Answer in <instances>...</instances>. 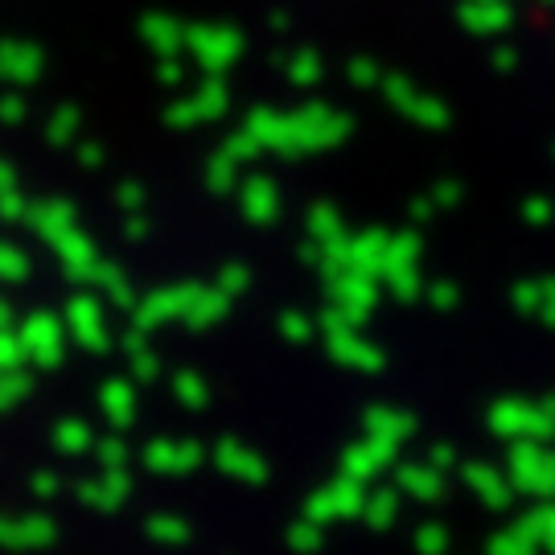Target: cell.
<instances>
[{
  "mask_svg": "<svg viewBox=\"0 0 555 555\" xmlns=\"http://www.w3.org/2000/svg\"><path fill=\"white\" fill-rule=\"evenodd\" d=\"M350 128H354V119L337 107H325V103H305L297 112L256 107L243 124V132H251L259 149L280 153V157H309V153L337 149L350 137Z\"/></svg>",
  "mask_w": 555,
  "mask_h": 555,
  "instance_id": "cell-1",
  "label": "cell"
},
{
  "mask_svg": "<svg viewBox=\"0 0 555 555\" xmlns=\"http://www.w3.org/2000/svg\"><path fill=\"white\" fill-rule=\"evenodd\" d=\"M490 428L506 440H539L555 433V399H498L490 408Z\"/></svg>",
  "mask_w": 555,
  "mask_h": 555,
  "instance_id": "cell-2",
  "label": "cell"
},
{
  "mask_svg": "<svg viewBox=\"0 0 555 555\" xmlns=\"http://www.w3.org/2000/svg\"><path fill=\"white\" fill-rule=\"evenodd\" d=\"M243 46L247 41L235 25H190L185 29V50L194 54V62L210 79H219L222 70H231L243 59Z\"/></svg>",
  "mask_w": 555,
  "mask_h": 555,
  "instance_id": "cell-3",
  "label": "cell"
},
{
  "mask_svg": "<svg viewBox=\"0 0 555 555\" xmlns=\"http://www.w3.org/2000/svg\"><path fill=\"white\" fill-rule=\"evenodd\" d=\"M383 284L396 300L420 297V235L416 231H396L391 247H387V263H383Z\"/></svg>",
  "mask_w": 555,
  "mask_h": 555,
  "instance_id": "cell-4",
  "label": "cell"
},
{
  "mask_svg": "<svg viewBox=\"0 0 555 555\" xmlns=\"http://www.w3.org/2000/svg\"><path fill=\"white\" fill-rule=\"evenodd\" d=\"M325 293H330V305L341 309L358 330L366 325V318L375 313L378 297H383L378 280L366 276V272H330V276H325Z\"/></svg>",
  "mask_w": 555,
  "mask_h": 555,
  "instance_id": "cell-5",
  "label": "cell"
},
{
  "mask_svg": "<svg viewBox=\"0 0 555 555\" xmlns=\"http://www.w3.org/2000/svg\"><path fill=\"white\" fill-rule=\"evenodd\" d=\"M198 293H202V284H169V288L149 293V297L137 300V309H132V330L149 334V330H160V325H169V321H185V313H190V305H194Z\"/></svg>",
  "mask_w": 555,
  "mask_h": 555,
  "instance_id": "cell-6",
  "label": "cell"
},
{
  "mask_svg": "<svg viewBox=\"0 0 555 555\" xmlns=\"http://www.w3.org/2000/svg\"><path fill=\"white\" fill-rule=\"evenodd\" d=\"M62 325H66V334L75 337L82 350H91V354H107L112 334H107V318H103L100 297H91V293H75V297L66 300Z\"/></svg>",
  "mask_w": 555,
  "mask_h": 555,
  "instance_id": "cell-7",
  "label": "cell"
},
{
  "mask_svg": "<svg viewBox=\"0 0 555 555\" xmlns=\"http://www.w3.org/2000/svg\"><path fill=\"white\" fill-rule=\"evenodd\" d=\"M21 346H25V358H34L38 366L54 371L62 362V341H66V325H62L59 313H29L25 325H21Z\"/></svg>",
  "mask_w": 555,
  "mask_h": 555,
  "instance_id": "cell-8",
  "label": "cell"
},
{
  "mask_svg": "<svg viewBox=\"0 0 555 555\" xmlns=\"http://www.w3.org/2000/svg\"><path fill=\"white\" fill-rule=\"evenodd\" d=\"M383 95L396 103L403 116L412 119V124H420V128H449V107L440 100H433V95H424L420 87H412L408 79H399V75H387L383 79Z\"/></svg>",
  "mask_w": 555,
  "mask_h": 555,
  "instance_id": "cell-9",
  "label": "cell"
},
{
  "mask_svg": "<svg viewBox=\"0 0 555 555\" xmlns=\"http://www.w3.org/2000/svg\"><path fill=\"white\" fill-rule=\"evenodd\" d=\"M511 474L515 486L531 494H555V453L539 449L535 440H518L511 449Z\"/></svg>",
  "mask_w": 555,
  "mask_h": 555,
  "instance_id": "cell-10",
  "label": "cell"
},
{
  "mask_svg": "<svg viewBox=\"0 0 555 555\" xmlns=\"http://www.w3.org/2000/svg\"><path fill=\"white\" fill-rule=\"evenodd\" d=\"M231 107V95H227V87L222 79H206L190 95V100H178L165 116L173 128H194V124H210V119H222V112Z\"/></svg>",
  "mask_w": 555,
  "mask_h": 555,
  "instance_id": "cell-11",
  "label": "cell"
},
{
  "mask_svg": "<svg viewBox=\"0 0 555 555\" xmlns=\"http://www.w3.org/2000/svg\"><path fill=\"white\" fill-rule=\"evenodd\" d=\"M54 256H59L62 272L70 284H91L95 280V268H100V247H95V238L82 235L79 227L75 231H66V235L54 243Z\"/></svg>",
  "mask_w": 555,
  "mask_h": 555,
  "instance_id": "cell-12",
  "label": "cell"
},
{
  "mask_svg": "<svg viewBox=\"0 0 555 555\" xmlns=\"http://www.w3.org/2000/svg\"><path fill=\"white\" fill-rule=\"evenodd\" d=\"M325 346H330V354H334L341 366H354V371H383V362H387L375 341H366L354 325H334V330H325Z\"/></svg>",
  "mask_w": 555,
  "mask_h": 555,
  "instance_id": "cell-13",
  "label": "cell"
},
{
  "mask_svg": "<svg viewBox=\"0 0 555 555\" xmlns=\"http://www.w3.org/2000/svg\"><path fill=\"white\" fill-rule=\"evenodd\" d=\"M29 227H34V235L41 238V243H59L66 231H75L79 227V210L70 206L66 198H46V202H34L29 206Z\"/></svg>",
  "mask_w": 555,
  "mask_h": 555,
  "instance_id": "cell-14",
  "label": "cell"
},
{
  "mask_svg": "<svg viewBox=\"0 0 555 555\" xmlns=\"http://www.w3.org/2000/svg\"><path fill=\"white\" fill-rule=\"evenodd\" d=\"M238 206H243V219L251 227H272L280 219V190L272 178H247L238 185Z\"/></svg>",
  "mask_w": 555,
  "mask_h": 555,
  "instance_id": "cell-15",
  "label": "cell"
},
{
  "mask_svg": "<svg viewBox=\"0 0 555 555\" xmlns=\"http://www.w3.org/2000/svg\"><path fill=\"white\" fill-rule=\"evenodd\" d=\"M41 50L34 41H0V79L13 87H29L41 79Z\"/></svg>",
  "mask_w": 555,
  "mask_h": 555,
  "instance_id": "cell-16",
  "label": "cell"
},
{
  "mask_svg": "<svg viewBox=\"0 0 555 555\" xmlns=\"http://www.w3.org/2000/svg\"><path fill=\"white\" fill-rule=\"evenodd\" d=\"M140 38L149 41V50L157 54V62L181 59V50H185V25L178 17H169V13H149V17L140 21Z\"/></svg>",
  "mask_w": 555,
  "mask_h": 555,
  "instance_id": "cell-17",
  "label": "cell"
},
{
  "mask_svg": "<svg viewBox=\"0 0 555 555\" xmlns=\"http://www.w3.org/2000/svg\"><path fill=\"white\" fill-rule=\"evenodd\" d=\"M461 25L469 29V34H502V29H511L515 25V9H511V0H465L461 4Z\"/></svg>",
  "mask_w": 555,
  "mask_h": 555,
  "instance_id": "cell-18",
  "label": "cell"
},
{
  "mask_svg": "<svg viewBox=\"0 0 555 555\" xmlns=\"http://www.w3.org/2000/svg\"><path fill=\"white\" fill-rule=\"evenodd\" d=\"M198 444H178V440H153L149 444V469H165V474H181V469H194L198 465Z\"/></svg>",
  "mask_w": 555,
  "mask_h": 555,
  "instance_id": "cell-19",
  "label": "cell"
},
{
  "mask_svg": "<svg viewBox=\"0 0 555 555\" xmlns=\"http://www.w3.org/2000/svg\"><path fill=\"white\" fill-rule=\"evenodd\" d=\"M100 403L112 424H124V428H128V424L137 420V391H132V383H124V378H107V383H103Z\"/></svg>",
  "mask_w": 555,
  "mask_h": 555,
  "instance_id": "cell-20",
  "label": "cell"
},
{
  "mask_svg": "<svg viewBox=\"0 0 555 555\" xmlns=\"http://www.w3.org/2000/svg\"><path fill=\"white\" fill-rule=\"evenodd\" d=\"M227 309H231V297H222L219 288H206V284H202V293L194 297V305H190V313H185L181 325H190V330H210V325H219V321L227 318Z\"/></svg>",
  "mask_w": 555,
  "mask_h": 555,
  "instance_id": "cell-21",
  "label": "cell"
},
{
  "mask_svg": "<svg viewBox=\"0 0 555 555\" xmlns=\"http://www.w3.org/2000/svg\"><path fill=\"white\" fill-rule=\"evenodd\" d=\"M391 456H396V444H391V440L371 437L366 444H358V449L346 453V469H350L354 477H371V474H378Z\"/></svg>",
  "mask_w": 555,
  "mask_h": 555,
  "instance_id": "cell-22",
  "label": "cell"
},
{
  "mask_svg": "<svg viewBox=\"0 0 555 555\" xmlns=\"http://www.w3.org/2000/svg\"><path fill=\"white\" fill-rule=\"evenodd\" d=\"M366 428H371V437L399 444L403 437H412L416 420L408 416V412H391V408H371V412H366Z\"/></svg>",
  "mask_w": 555,
  "mask_h": 555,
  "instance_id": "cell-23",
  "label": "cell"
},
{
  "mask_svg": "<svg viewBox=\"0 0 555 555\" xmlns=\"http://www.w3.org/2000/svg\"><path fill=\"white\" fill-rule=\"evenodd\" d=\"M124 354H128V362H132V375H137L140 383H153V378L160 375L157 350H149V341H144V334H140V330H128V334H124Z\"/></svg>",
  "mask_w": 555,
  "mask_h": 555,
  "instance_id": "cell-24",
  "label": "cell"
},
{
  "mask_svg": "<svg viewBox=\"0 0 555 555\" xmlns=\"http://www.w3.org/2000/svg\"><path fill=\"white\" fill-rule=\"evenodd\" d=\"M341 235H346V222L337 215V206H330V202L309 206V238H313L318 247H325V243H334V238H341Z\"/></svg>",
  "mask_w": 555,
  "mask_h": 555,
  "instance_id": "cell-25",
  "label": "cell"
},
{
  "mask_svg": "<svg viewBox=\"0 0 555 555\" xmlns=\"http://www.w3.org/2000/svg\"><path fill=\"white\" fill-rule=\"evenodd\" d=\"M91 284H100L103 293L116 300V305H124V309H137V293H132V284H128V272H124L119 263H100Z\"/></svg>",
  "mask_w": 555,
  "mask_h": 555,
  "instance_id": "cell-26",
  "label": "cell"
},
{
  "mask_svg": "<svg viewBox=\"0 0 555 555\" xmlns=\"http://www.w3.org/2000/svg\"><path fill=\"white\" fill-rule=\"evenodd\" d=\"M219 465L238 477H247V481H259V477H263V461H259L256 453H247L243 444H235V440H222L219 444Z\"/></svg>",
  "mask_w": 555,
  "mask_h": 555,
  "instance_id": "cell-27",
  "label": "cell"
},
{
  "mask_svg": "<svg viewBox=\"0 0 555 555\" xmlns=\"http://www.w3.org/2000/svg\"><path fill=\"white\" fill-rule=\"evenodd\" d=\"M284 75L293 87H318L321 75H325V62H321L318 50H297L293 59L284 62Z\"/></svg>",
  "mask_w": 555,
  "mask_h": 555,
  "instance_id": "cell-28",
  "label": "cell"
},
{
  "mask_svg": "<svg viewBox=\"0 0 555 555\" xmlns=\"http://www.w3.org/2000/svg\"><path fill=\"white\" fill-rule=\"evenodd\" d=\"M465 477H469V486H474L477 494L486 498L490 506H506V498H511V486H506V481H502L494 469H486V465H469V469H465Z\"/></svg>",
  "mask_w": 555,
  "mask_h": 555,
  "instance_id": "cell-29",
  "label": "cell"
},
{
  "mask_svg": "<svg viewBox=\"0 0 555 555\" xmlns=\"http://www.w3.org/2000/svg\"><path fill=\"white\" fill-rule=\"evenodd\" d=\"M79 124H82L79 107H59V112L50 116V124H46V140L59 144V149H66L70 140L79 137Z\"/></svg>",
  "mask_w": 555,
  "mask_h": 555,
  "instance_id": "cell-30",
  "label": "cell"
},
{
  "mask_svg": "<svg viewBox=\"0 0 555 555\" xmlns=\"http://www.w3.org/2000/svg\"><path fill=\"white\" fill-rule=\"evenodd\" d=\"M173 396L185 403V408H206L210 403V387H206V378L202 375H194V371H181L178 378H173Z\"/></svg>",
  "mask_w": 555,
  "mask_h": 555,
  "instance_id": "cell-31",
  "label": "cell"
},
{
  "mask_svg": "<svg viewBox=\"0 0 555 555\" xmlns=\"http://www.w3.org/2000/svg\"><path fill=\"white\" fill-rule=\"evenodd\" d=\"M206 185H210L215 194H227V190H235L238 185V165L227 157L222 149L210 157V165H206Z\"/></svg>",
  "mask_w": 555,
  "mask_h": 555,
  "instance_id": "cell-32",
  "label": "cell"
},
{
  "mask_svg": "<svg viewBox=\"0 0 555 555\" xmlns=\"http://www.w3.org/2000/svg\"><path fill=\"white\" fill-rule=\"evenodd\" d=\"M29 256L13 247V243H0V284H21V280L29 276Z\"/></svg>",
  "mask_w": 555,
  "mask_h": 555,
  "instance_id": "cell-33",
  "label": "cell"
},
{
  "mask_svg": "<svg viewBox=\"0 0 555 555\" xmlns=\"http://www.w3.org/2000/svg\"><path fill=\"white\" fill-rule=\"evenodd\" d=\"M54 440H59L62 453H82V449H91V428L82 420H62L54 428Z\"/></svg>",
  "mask_w": 555,
  "mask_h": 555,
  "instance_id": "cell-34",
  "label": "cell"
},
{
  "mask_svg": "<svg viewBox=\"0 0 555 555\" xmlns=\"http://www.w3.org/2000/svg\"><path fill=\"white\" fill-rule=\"evenodd\" d=\"M399 481L412 490V494L420 498H437L440 494V477L433 474V469H420V465H408L403 474H399Z\"/></svg>",
  "mask_w": 555,
  "mask_h": 555,
  "instance_id": "cell-35",
  "label": "cell"
},
{
  "mask_svg": "<svg viewBox=\"0 0 555 555\" xmlns=\"http://www.w3.org/2000/svg\"><path fill=\"white\" fill-rule=\"evenodd\" d=\"M215 288H219L222 297H238V293H247V288H251V272H247L243 263H222Z\"/></svg>",
  "mask_w": 555,
  "mask_h": 555,
  "instance_id": "cell-36",
  "label": "cell"
},
{
  "mask_svg": "<svg viewBox=\"0 0 555 555\" xmlns=\"http://www.w3.org/2000/svg\"><path fill=\"white\" fill-rule=\"evenodd\" d=\"M280 334L288 337V341H309L313 337V318L300 313V309H284L280 313Z\"/></svg>",
  "mask_w": 555,
  "mask_h": 555,
  "instance_id": "cell-37",
  "label": "cell"
},
{
  "mask_svg": "<svg viewBox=\"0 0 555 555\" xmlns=\"http://www.w3.org/2000/svg\"><path fill=\"white\" fill-rule=\"evenodd\" d=\"M25 396H29L25 375H17V371H0V412H9V408L21 403Z\"/></svg>",
  "mask_w": 555,
  "mask_h": 555,
  "instance_id": "cell-38",
  "label": "cell"
},
{
  "mask_svg": "<svg viewBox=\"0 0 555 555\" xmlns=\"http://www.w3.org/2000/svg\"><path fill=\"white\" fill-rule=\"evenodd\" d=\"M222 153L235 160V165H243V160H256L259 157V144H256V137H251V132H243V128H238L235 137L222 140Z\"/></svg>",
  "mask_w": 555,
  "mask_h": 555,
  "instance_id": "cell-39",
  "label": "cell"
},
{
  "mask_svg": "<svg viewBox=\"0 0 555 555\" xmlns=\"http://www.w3.org/2000/svg\"><path fill=\"white\" fill-rule=\"evenodd\" d=\"M25 362V346L13 330H0V371H17Z\"/></svg>",
  "mask_w": 555,
  "mask_h": 555,
  "instance_id": "cell-40",
  "label": "cell"
},
{
  "mask_svg": "<svg viewBox=\"0 0 555 555\" xmlns=\"http://www.w3.org/2000/svg\"><path fill=\"white\" fill-rule=\"evenodd\" d=\"M511 300H515V309H522V313H535V318H539V305H543V280H522Z\"/></svg>",
  "mask_w": 555,
  "mask_h": 555,
  "instance_id": "cell-41",
  "label": "cell"
},
{
  "mask_svg": "<svg viewBox=\"0 0 555 555\" xmlns=\"http://www.w3.org/2000/svg\"><path fill=\"white\" fill-rule=\"evenodd\" d=\"M346 79L354 82V87H383V70L371 59H354L346 66Z\"/></svg>",
  "mask_w": 555,
  "mask_h": 555,
  "instance_id": "cell-42",
  "label": "cell"
},
{
  "mask_svg": "<svg viewBox=\"0 0 555 555\" xmlns=\"http://www.w3.org/2000/svg\"><path fill=\"white\" fill-rule=\"evenodd\" d=\"M29 206L34 202H25L21 190H9V194H0V219L4 222H25L29 219Z\"/></svg>",
  "mask_w": 555,
  "mask_h": 555,
  "instance_id": "cell-43",
  "label": "cell"
},
{
  "mask_svg": "<svg viewBox=\"0 0 555 555\" xmlns=\"http://www.w3.org/2000/svg\"><path fill=\"white\" fill-rule=\"evenodd\" d=\"M116 202H119V210H128V215H140V206H144V185H140V181H119Z\"/></svg>",
  "mask_w": 555,
  "mask_h": 555,
  "instance_id": "cell-44",
  "label": "cell"
},
{
  "mask_svg": "<svg viewBox=\"0 0 555 555\" xmlns=\"http://www.w3.org/2000/svg\"><path fill=\"white\" fill-rule=\"evenodd\" d=\"M428 300L444 313V309H453L456 300H461V293H456L453 280H437V284H428Z\"/></svg>",
  "mask_w": 555,
  "mask_h": 555,
  "instance_id": "cell-45",
  "label": "cell"
},
{
  "mask_svg": "<svg viewBox=\"0 0 555 555\" xmlns=\"http://www.w3.org/2000/svg\"><path fill=\"white\" fill-rule=\"evenodd\" d=\"M552 198H531L522 202V219L531 222V227H543V222H552Z\"/></svg>",
  "mask_w": 555,
  "mask_h": 555,
  "instance_id": "cell-46",
  "label": "cell"
},
{
  "mask_svg": "<svg viewBox=\"0 0 555 555\" xmlns=\"http://www.w3.org/2000/svg\"><path fill=\"white\" fill-rule=\"evenodd\" d=\"M461 202V181H437V190H433V206L437 210H449Z\"/></svg>",
  "mask_w": 555,
  "mask_h": 555,
  "instance_id": "cell-47",
  "label": "cell"
},
{
  "mask_svg": "<svg viewBox=\"0 0 555 555\" xmlns=\"http://www.w3.org/2000/svg\"><path fill=\"white\" fill-rule=\"evenodd\" d=\"M25 112H29L25 95H4V100H0V119H4V124H21Z\"/></svg>",
  "mask_w": 555,
  "mask_h": 555,
  "instance_id": "cell-48",
  "label": "cell"
},
{
  "mask_svg": "<svg viewBox=\"0 0 555 555\" xmlns=\"http://www.w3.org/2000/svg\"><path fill=\"white\" fill-rule=\"evenodd\" d=\"M157 79H160V87H181V79H185V66H181V59L157 62Z\"/></svg>",
  "mask_w": 555,
  "mask_h": 555,
  "instance_id": "cell-49",
  "label": "cell"
},
{
  "mask_svg": "<svg viewBox=\"0 0 555 555\" xmlns=\"http://www.w3.org/2000/svg\"><path fill=\"white\" fill-rule=\"evenodd\" d=\"M79 165H82V169H100V165H103V144H100V140H87V144H79Z\"/></svg>",
  "mask_w": 555,
  "mask_h": 555,
  "instance_id": "cell-50",
  "label": "cell"
},
{
  "mask_svg": "<svg viewBox=\"0 0 555 555\" xmlns=\"http://www.w3.org/2000/svg\"><path fill=\"white\" fill-rule=\"evenodd\" d=\"M539 321L555 325V280H543V305H539Z\"/></svg>",
  "mask_w": 555,
  "mask_h": 555,
  "instance_id": "cell-51",
  "label": "cell"
},
{
  "mask_svg": "<svg viewBox=\"0 0 555 555\" xmlns=\"http://www.w3.org/2000/svg\"><path fill=\"white\" fill-rule=\"evenodd\" d=\"M124 235L132 238V243H140V238L149 235V219H144V210H140V215H128V219H124Z\"/></svg>",
  "mask_w": 555,
  "mask_h": 555,
  "instance_id": "cell-52",
  "label": "cell"
},
{
  "mask_svg": "<svg viewBox=\"0 0 555 555\" xmlns=\"http://www.w3.org/2000/svg\"><path fill=\"white\" fill-rule=\"evenodd\" d=\"M490 62H494V70H502V75H506V70H515V66H518V50H511V46H498Z\"/></svg>",
  "mask_w": 555,
  "mask_h": 555,
  "instance_id": "cell-53",
  "label": "cell"
},
{
  "mask_svg": "<svg viewBox=\"0 0 555 555\" xmlns=\"http://www.w3.org/2000/svg\"><path fill=\"white\" fill-rule=\"evenodd\" d=\"M433 215H437L433 198H416V202H412V222H428Z\"/></svg>",
  "mask_w": 555,
  "mask_h": 555,
  "instance_id": "cell-54",
  "label": "cell"
},
{
  "mask_svg": "<svg viewBox=\"0 0 555 555\" xmlns=\"http://www.w3.org/2000/svg\"><path fill=\"white\" fill-rule=\"evenodd\" d=\"M124 453H128V449H124L119 440H107V444H103V449H100L103 465H119V461H124Z\"/></svg>",
  "mask_w": 555,
  "mask_h": 555,
  "instance_id": "cell-55",
  "label": "cell"
},
{
  "mask_svg": "<svg viewBox=\"0 0 555 555\" xmlns=\"http://www.w3.org/2000/svg\"><path fill=\"white\" fill-rule=\"evenodd\" d=\"M9 190H17V173L9 160H0V194H9Z\"/></svg>",
  "mask_w": 555,
  "mask_h": 555,
  "instance_id": "cell-56",
  "label": "cell"
},
{
  "mask_svg": "<svg viewBox=\"0 0 555 555\" xmlns=\"http://www.w3.org/2000/svg\"><path fill=\"white\" fill-rule=\"evenodd\" d=\"M288 25H293V21H288V13H280V9H276V13H272V29L280 34V29H288Z\"/></svg>",
  "mask_w": 555,
  "mask_h": 555,
  "instance_id": "cell-57",
  "label": "cell"
},
{
  "mask_svg": "<svg viewBox=\"0 0 555 555\" xmlns=\"http://www.w3.org/2000/svg\"><path fill=\"white\" fill-rule=\"evenodd\" d=\"M9 321H13V309L0 300V330H9Z\"/></svg>",
  "mask_w": 555,
  "mask_h": 555,
  "instance_id": "cell-58",
  "label": "cell"
},
{
  "mask_svg": "<svg viewBox=\"0 0 555 555\" xmlns=\"http://www.w3.org/2000/svg\"><path fill=\"white\" fill-rule=\"evenodd\" d=\"M543 4H555V0H543Z\"/></svg>",
  "mask_w": 555,
  "mask_h": 555,
  "instance_id": "cell-59",
  "label": "cell"
}]
</instances>
